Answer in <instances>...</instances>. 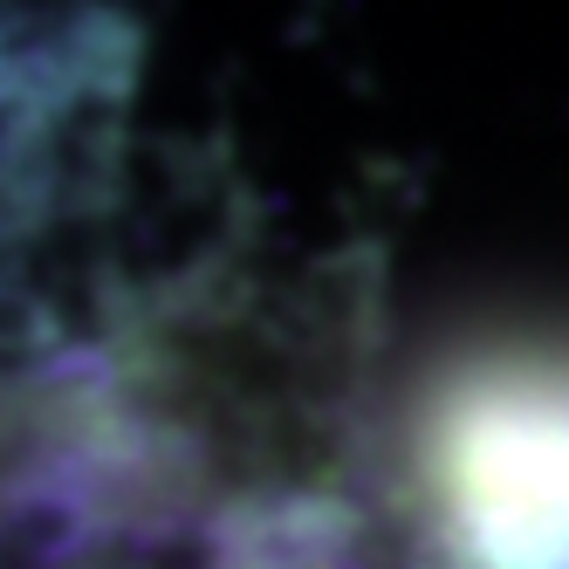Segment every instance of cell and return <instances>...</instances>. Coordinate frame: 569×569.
Wrapping results in <instances>:
<instances>
[{
    "mask_svg": "<svg viewBox=\"0 0 569 569\" xmlns=\"http://www.w3.org/2000/svg\"><path fill=\"white\" fill-rule=\"evenodd\" d=\"M460 515L487 569H569V405L480 412L460 432Z\"/></svg>",
    "mask_w": 569,
    "mask_h": 569,
    "instance_id": "6da1fadb",
    "label": "cell"
}]
</instances>
